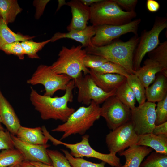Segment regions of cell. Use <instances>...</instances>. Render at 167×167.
<instances>
[{
  "label": "cell",
  "mask_w": 167,
  "mask_h": 167,
  "mask_svg": "<svg viewBox=\"0 0 167 167\" xmlns=\"http://www.w3.org/2000/svg\"><path fill=\"white\" fill-rule=\"evenodd\" d=\"M22 10L17 0H0V17L7 24L14 22Z\"/></svg>",
  "instance_id": "25"
},
{
  "label": "cell",
  "mask_w": 167,
  "mask_h": 167,
  "mask_svg": "<svg viewBox=\"0 0 167 167\" xmlns=\"http://www.w3.org/2000/svg\"><path fill=\"white\" fill-rule=\"evenodd\" d=\"M58 10L63 5H66V2L65 0H58Z\"/></svg>",
  "instance_id": "46"
},
{
  "label": "cell",
  "mask_w": 167,
  "mask_h": 167,
  "mask_svg": "<svg viewBox=\"0 0 167 167\" xmlns=\"http://www.w3.org/2000/svg\"><path fill=\"white\" fill-rule=\"evenodd\" d=\"M15 165H12L11 166L8 167H14Z\"/></svg>",
  "instance_id": "49"
},
{
  "label": "cell",
  "mask_w": 167,
  "mask_h": 167,
  "mask_svg": "<svg viewBox=\"0 0 167 167\" xmlns=\"http://www.w3.org/2000/svg\"><path fill=\"white\" fill-rule=\"evenodd\" d=\"M148 57L144 61L143 66L134 73L145 88L153 82L157 73L161 72L167 77V72L164 71L162 65L153 58Z\"/></svg>",
  "instance_id": "16"
},
{
  "label": "cell",
  "mask_w": 167,
  "mask_h": 167,
  "mask_svg": "<svg viewBox=\"0 0 167 167\" xmlns=\"http://www.w3.org/2000/svg\"><path fill=\"white\" fill-rule=\"evenodd\" d=\"M119 6L127 10V11H135L138 2L137 0H113Z\"/></svg>",
  "instance_id": "39"
},
{
  "label": "cell",
  "mask_w": 167,
  "mask_h": 167,
  "mask_svg": "<svg viewBox=\"0 0 167 167\" xmlns=\"http://www.w3.org/2000/svg\"><path fill=\"white\" fill-rule=\"evenodd\" d=\"M75 87L72 79L68 83L64 95L60 97H52L41 95L31 87L30 100L43 120L53 119L64 122L75 111L67 105L68 102L73 101V90Z\"/></svg>",
  "instance_id": "1"
},
{
  "label": "cell",
  "mask_w": 167,
  "mask_h": 167,
  "mask_svg": "<svg viewBox=\"0 0 167 167\" xmlns=\"http://www.w3.org/2000/svg\"><path fill=\"white\" fill-rule=\"evenodd\" d=\"M1 50L6 54H12L17 56L20 60L24 58L25 54L21 42L19 41H15L5 45Z\"/></svg>",
  "instance_id": "36"
},
{
  "label": "cell",
  "mask_w": 167,
  "mask_h": 167,
  "mask_svg": "<svg viewBox=\"0 0 167 167\" xmlns=\"http://www.w3.org/2000/svg\"><path fill=\"white\" fill-rule=\"evenodd\" d=\"M89 74L96 85L104 91L110 92L116 89L126 78L117 74H100L90 70Z\"/></svg>",
  "instance_id": "20"
},
{
  "label": "cell",
  "mask_w": 167,
  "mask_h": 167,
  "mask_svg": "<svg viewBox=\"0 0 167 167\" xmlns=\"http://www.w3.org/2000/svg\"><path fill=\"white\" fill-rule=\"evenodd\" d=\"M61 150L72 167H105V163L103 161L100 163H93L82 158L75 157L67 150Z\"/></svg>",
  "instance_id": "33"
},
{
  "label": "cell",
  "mask_w": 167,
  "mask_h": 167,
  "mask_svg": "<svg viewBox=\"0 0 167 167\" xmlns=\"http://www.w3.org/2000/svg\"><path fill=\"white\" fill-rule=\"evenodd\" d=\"M141 21L140 19H137L122 25L95 26L96 33L91 39L92 44L94 46H101L110 44L122 35L128 33L138 35V30Z\"/></svg>",
  "instance_id": "10"
},
{
  "label": "cell",
  "mask_w": 167,
  "mask_h": 167,
  "mask_svg": "<svg viewBox=\"0 0 167 167\" xmlns=\"http://www.w3.org/2000/svg\"><path fill=\"white\" fill-rule=\"evenodd\" d=\"M126 79L139 105L146 102L145 88L137 76L135 74H130Z\"/></svg>",
  "instance_id": "28"
},
{
  "label": "cell",
  "mask_w": 167,
  "mask_h": 167,
  "mask_svg": "<svg viewBox=\"0 0 167 167\" xmlns=\"http://www.w3.org/2000/svg\"><path fill=\"white\" fill-rule=\"evenodd\" d=\"M15 148L19 150L22 154L24 161L29 162H40L52 165V162L47 151L50 145H36L23 142L15 135L11 134Z\"/></svg>",
  "instance_id": "14"
},
{
  "label": "cell",
  "mask_w": 167,
  "mask_h": 167,
  "mask_svg": "<svg viewBox=\"0 0 167 167\" xmlns=\"http://www.w3.org/2000/svg\"><path fill=\"white\" fill-rule=\"evenodd\" d=\"M139 167H167V154L152 152L142 162Z\"/></svg>",
  "instance_id": "30"
},
{
  "label": "cell",
  "mask_w": 167,
  "mask_h": 167,
  "mask_svg": "<svg viewBox=\"0 0 167 167\" xmlns=\"http://www.w3.org/2000/svg\"><path fill=\"white\" fill-rule=\"evenodd\" d=\"M167 28V17L156 16L151 29H145L141 32L134 54L133 67L135 71L141 67V62L146 54L153 50L159 45L160 34Z\"/></svg>",
  "instance_id": "6"
},
{
  "label": "cell",
  "mask_w": 167,
  "mask_h": 167,
  "mask_svg": "<svg viewBox=\"0 0 167 167\" xmlns=\"http://www.w3.org/2000/svg\"><path fill=\"white\" fill-rule=\"evenodd\" d=\"M158 62L162 66L165 71L167 72V41L160 43L157 47L148 53Z\"/></svg>",
  "instance_id": "32"
},
{
  "label": "cell",
  "mask_w": 167,
  "mask_h": 167,
  "mask_svg": "<svg viewBox=\"0 0 167 167\" xmlns=\"http://www.w3.org/2000/svg\"><path fill=\"white\" fill-rule=\"evenodd\" d=\"M84 5L89 6L92 4L99 2L101 0H79Z\"/></svg>",
  "instance_id": "44"
},
{
  "label": "cell",
  "mask_w": 167,
  "mask_h": 167,
  "mask_svg": "<svg viewBox=\"0 0 167 167\" xmlns=\"http://www.w3.org/2000/svg\"><path fill=\"white\" fill-rule=\"evenodd\" d=\"M96 27L92 25L87 26L81 30H71L66 33L60 32L55 33L50 39L51 42H54L62 38L74 40L81 43L85 48L93 46L91 40L96 33Z\"/></svg>",
  "instance_id": "18"
},
{
  "label": "cell",
  "mask_w": 167,
  "mask_h": 167,
  "mask_svg": "<svg viewBox=\"0 0 167 167\" xmlns=\"http://www.w3.org/2000/svg\"><path fill=\"white\" fill-rule=\"evenodd\" d=\"M24 161L21 153L15 148L3 150L0 152V167H8L20 164Z\"/></svg>",
  "instance_id": "27"
},
{
  "label": "cell",
  "mask_w": 167,
  "mask_h": 167,
  "mask_svg": "<svg viewBox=\"0 0 167 167\" xmlns=\"http://www.w3.org/2000/svg\"><path fill=\"white\" fill-rule=\"evenodd\" d=\"M50 41V39L39 42L28 40L22 41L21 44L25 54L31 58L38 59L40 58L37 52Z\"/></svg>",
  "instance_id": "29"
},
{
  "label": "cell",
  "mask_w": 167,
  "mask_h": 167,
  "mask_svg": "<svg viewBox=\"0 0 167 167\" xmlns=\"http://www.w3.org/2000/svg\"><path fill=\"white\" fill-rule=\"evenodd\" d=\"M152 133L156 135H167V122L156 126Z\"/></svg>",
  "instance_id": "41"
},
{
  "label": "cell",
  "mask_w": 167,
  "mask_h": 167,
  "mask_svg": "<svg viewBox=\"0 0 167 167\" xmlns=\"http://www.w3.org/2000/svg\"><path fill=\"white\" fill-rule=\"evenodd\" d=\"M139 138L131 120L108 134L105 142L110 153L116 154L135 145Z\"/></svg>",
  "instance_id": "12"
},
{
  "label": "cell",
  "mask_w": 167,
  "mask_h": 167,
  "mask_svg": "<svg viewBox=\"0 0 167 167\" xmlns=\"http://www.w3.org/2000/svg\"><path fill=\"white\" fill-rule=\"evenodd\" d=\"M156 105L147 101L131 110V120L138 135L152 133L156 126Z\"/></svg>",
  "instance_id": "13"
},
{
  "label": "cell",
  "mask_w": 167,
  "mask_h": 167,
  "mask_svg": "<svg viewBox=\"0 0 167 167\" xmlns=\"http://www.w3.org/2000/svg\"><path fill=\"white\" fill-rule=\"evenodd\" d=\"M20 164L22 167H36L27 161H24Z\"/></svg>",
  "instance_id": "45"
},
{
  "label": "cell",
  "mask_w": 167,
  "mask_h": 167,
  "mask_svg": "<svg viewBox=\"0 0 167 167\" xmlns=\"http://www.w3.org/2000/svg\"><path fill=\"white\" fill-rule=\"evenodd\" d=\"M139 40V36L135 35L126 41L116 40L104 46L93 45L86 47L85 49L87 54L101 56L108 61L122 66L130 74H134L133 59Z\"/></svg>",
  "instance_id": "2"
},
{
  "label": "cell",
  "mask_w": 167,
  "mask_h": 167,
  "mask_svg": "<svg viewBox=\"0 0 167 167\" xmlns=\"http://www.w3.org/2000/svg\"><path fill=\"white\" fill-rule=\"evenodd\" d=\"M90 8L89 20L94 26L125 24L137 15L135 11H124L113 0H101Z\"/></svg>",
  "instance_id": "4"
},
{
  "label": "cell",
  "mask_w": 167,
  "mask_h": 167,
  "mask_svg": "<svg viewBox=\"0 0 167 167\" xmlns=\"http://www.w3.org/2000/svg\"><path fill=\"white\" fill-rule=\"evenodd\" d=\"M45 135L53 144L62 145L68 148L70 150V154L75 157L95 158L102 161L113 167H120L122 166L120 159L116 154L103 153L92 148L89 143V136L88 135H83L81 141L74 144L65 143L58 140L51 136L48 131L45 132Z\"/></svg>",
  "instance_id": "7"
},
{
  "label": "cell",
  "mask_w": 167,
  "mask_h": 167,
  "mask_svg": "<svg viewBox=\"0 0 167 167\" xmlns=\"http://www.w3.org/2000/svg\"><path fill=\"white\" fill-rule=\"evenodd\" d=\"M36 167H54L53 165H48L40 162H30Z\"/></svg>",
  "instance_id": "43"
},
{
  "label": "cell",
  "mask_w": 167,
  "mask_h": 167,
  "mask_svg": "<svg viewBox=\"0 0 167 167\" xmlns=\"http://www.w3.org/2000/svg\"><path fill=\"white\" fill-rule=\"evenodd\" d=\"M167 78L161 72L156 74L152 84L145 88L147 101L155 103L162 100L167 96Z\"/></svg>",
  "instance_id": "21"
},
{
  "label": "cell",
  "mask_w": 167,
  "mask_h": 167,
  "mask_svg": "<svg viewBox=\"0 0 167 167\" xmlns=\"http://www.w3.org/2000/svg\"><path fill=\"white\" fill-rule=\"evenodd\" d=\"M50 0H38L34 2L35 6L36 8L35 17L39 18L43 14L47 3Z\"/></svg>",
  "instance_id": "40"
},
{
  "label": "cell",
  "mask_w": 167,
  "mask_h": 167,
  "mask_svg": "<svg viewBox=\"0 0 167 167\" xmlns=\"http://www.w3.org/2000/svg\"><path fill=\"white\" fill-rule=\"evenodd\" d=\"M0 117L2 123L12 135H16L21 126L13 108L5 98L0 89Z\"/></svg>",
  "instance_id": "17"
},
{
  "label": "cell",
  "mask_w": 167,
  "mask_h": 167,
  "mask_svg": "<svg viewBox=\"0 0 167 167\" xmlns=\"http://www.w3.org/2000/svg\"><path fill=\"white\" fill-rule=\"evenodd\" d=\"M156 105L155 124L157 126L167 122V96Z\"/></svg>",
  "instance_id": "35"
},
{
  "label": "cell",
  "mask_w": 167,
  "mask_h": 167,
  "mask_svg": "<svg viewBox=\"0 0 167 167\" xmlns=\"http://www.w3.org/2000/svg\"><path fill=\"white\" fill-rule=\"evenodd\" d=\"M82 45L72 46L70 48L62 46L57 60L50 66L52 70L59 74H64L74 79L84 72L89 74L90 70L84 64V60L87 54Z\"/></svg>",
  "instance_id": "5"
},
{
  "label": "cell",
  "mask_w": 167,
  "mask_h": 167,
  "mask_svg": "<svg viewBox=\"0 0 167 167\" xmlns=\"http://www.w3.org/2000/svg\"><path fill=\"white\" fill-rule=\"evenodd\" d=\"M2 121H1V118L0 117V130H4V129L3 127L2 126Z\"/></svg>",
  "instance_id": "47"
},
{
  "label": "cell",
  "mask_w": 167,
  "mask_h": 167,
  "mask_svg": "<svg viewBox=\"0 0 167 167\" xmlns=\"http://www.w3.org/2000/svg\"><path fill=\"white\" fill-rule=\"evenodd\" d=\"M75 87L78 89L77 101L87 106L92 101L99 105L115 95L116 89L106 92L97 86L89 74L83 76L82 73L73 79Z\"/></svg>",
  "instance_id": "9"
},
{
  "label": "cell",
  "mask_w": 167,
  "mask_h": 167,
  "mask_svg": "<svg viewBox=\"0 0 167 167\" xmlns=\"http://www.w3.org/2000/svg\"><path fill=\"white\" fill-rule=\"evenodd\" d=\"M91 70L98 74H117L123 75L126 78L130 74L122 66L109 61L105 62L99 68Z\"/></svg>",
  "instance_id": "31"
},
{
  "label": "cell",
  "mask_w": 167,
  "mask_h": 167,
  "mask_svg": "<svg viewBox=\"0 0 167 167\" xmlns=\"http://www.w3.org/2000/svg\"><path fill=\"white\" fill-rule=\"evenodd\" d=\"M16 135L20 140L34 144L45 145L49 140L40 127L31 128L21 126Z\"/></svg>",
  "instance_id": "22"
},
{
  "label": "cell",
  "mask_w": 167,
  "mask_h": 167,
  "mask_svg": "<svg viewBox=\"0 0 167 167\" xmlns=\"http://www.w3.org/2000/svg\"><path fill=\"white\" fill-rule=\"evenodd\" d=\"M146 6L148 10L152 12L157 11L160 7L158 2L154 0H147Z\"/></svg>",
  "instance_id": "42"
},
{
  "label": "cell",
  "mask_w": 167,
  "mask_h": 167,
  "mask_svg": "<svg viewBox=\"0 0 167 167\" xmlns=\"http://www.w3.org/2000/svg\"><path fill=\"white\" fill-rule=\"evenodd\" d=\"M135 145L147 146L157 152L167 154V135H156L152 133L139 135Z\"/></svg>",
  "instance_id": "23"
},
{
  "label": "cell",
  "mask_w": 167,
  "mask_h": 167,
  "mask_svg": "<svg viewBox=\"0 0 167 167\" xmlns=\"http://www.w3.org/2000/svg\"><path fill=\"white\" fill-rule=\"evenodd\" d=\"M15 148L9 131L7 130H0V151Z\"/></svg>",
  "instance_id": "38"
},
{
  "label": "cell",
  "mask_w": 167,
  "mask_h": 167,
  "mask_svg": "<svg viewBox=\"0 0 167 167\" xmlns=\"http://www.w3.org/2000/svg\"><path fill=\"white\" fill-rule=\"evenodd\" d=\"M107 61H108L101 56L87 54L84 58L83 62L86 67L94 70L99 67Z\"/></svg>",
  "instance_id": "37"
},
{
  "label": "cell",
  "mask_w": 167,
  "mask_h": 167,
  "mask_svg": "<svg viewBox=\"0 0 167 167\" xmlns=\"http://www.w3.org/2000/svg\"><path fill=\"white\" fill-rule=\"evenodd\" d=\"M115 95L131 110L135 107L136 98L126 79L116 89Z\"/></svg>",
  "instance_id": "26"
},
{
  "label": "cell",
  "mask_w": 167,
  "mask_h": 167,
  "mask_svg": "<svg viewBox=\"0 0 167 167\" xmlns=\"http://www.w3.org/2000/svg\"><path fill=\"white\" fill-rule=\"evenodd\" d=\"M54 167H72L64 155L57 150H47Z\"/></svg>",
  "instance_id": "34"
},
{
  "label": "cell",
  "mask_w": 167,
  "mask_h": 167,
  "mask_svg": "<svg viewBox=\"0 0 167 167\" xmlns=\"http://www.w3.org/2000/svg\"><path fill=\"white\" fill-rule=\"evenodd\" d=\"M72 79L66 75L55 73L50 66L41 64L27 83L32 85H43L45 91L44 95L52 97L58 90L65 91L68 83Z\"/></svg>",
  "instance_id": "8"
},
{
  "label": "cell",
  "mask_w": 167,
  "mask_h": 167,
  "mask_svg": "<svg viewBox=\"0 0 167 167\" xmlns=\"http://www.w3.org/2000/svg\"><path fill=\"white\" fill-rule=\"evenodd\" d=\"M66 5L71 9L72 18L67 30H81L87 27L88 21L90 18V6L83 4L79 0H72L66 2Z\"/></svg>",
  "instance_id": "15"
},
{
  "label": "cell",
  "mask_w": 167,
  "mask_h": 167,
  "mask_svg": "<svg viewBox=\"0 0 167 167\" xmlns=\"http://www.w3.org/2000/svg\"><path fill=\"white\" fill-rule=\"evenodd\" d=\"M153 149L143 146L134 145L127 149L119 152L120 156H124L125 162L120 167H139L144 159Z\"/></svg>",
  "instance_id": "19"
},
{
  "label": "cell",
  "mask_w": 167,
  "mask_h": 167,
  "mask_svg": "<svg viewBox=\"0 0 167 167\" xmlns=\"http://www.w3.org/2000/svg\"><path fill=\"white\" fill-rule=\"evenodd\" d=\"M14 167H22V166L20 164H18L15 165Z\"/></svg>",
  "instance_id": "48"
},
{
  "label": "cell",
  "mask_w": 167,
  "mask_h": 167,
  "mask_svg": "<svg viewBox=\"0 0 167 167\" xmlns=\"http://www.w3.org/2000/svg\"><path fill=\"white\" fill-rule=\"evenodd\" d=\"M100 110L99 105L92 101L89 105L79 107L70 115L66 122L51 131L63 133L60 140L72 135H84L99 119Z\"/></svg>",
  "instance_id": "3"
},
{
  "label": "cell",
  "mask_w": 167,
  "mask_h": 167,
  "mask_svg": "<svg viewBox=\"0 0 167 167\" xmlns=\"http://www.w3.org/2000/svg\"><path fill=\"white\" fill-rule=\"evenodd\" d=\"M100 116L105 118L109 128L113 130L131 120V109L114 95L103 103Z\"/></svg>",
  "instance_id": "11"
},
{
  "label": "cell",
  "mask_w": 167,
  "mask_h": 167,
  "mask_svg": "<svg viewBox=\"0 0 167 167\" xmlns=\"http://www.w3.org/2000/svg\"><path fill=\"white\" fill-rule=\"evenodd\" d=\"M7 25L0 17V50L6 44L16 41H23L30 40L35 37L23 35L20 33H15L10 29Z\"/></svg>",
  "instance_id": "24"
}]
</instances>
